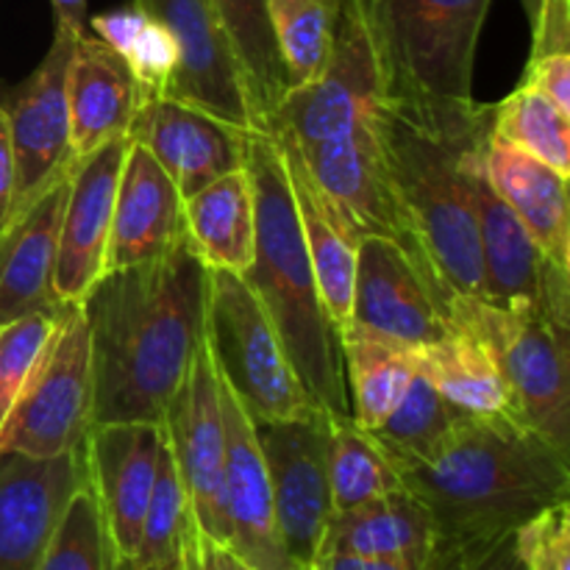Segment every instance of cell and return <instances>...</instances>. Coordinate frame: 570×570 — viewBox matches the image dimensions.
Returning a JSON list of instances; mask_svg holds the SVG:
<instances>
[{
	"label": "cell",
	"mask_w": 570,
	"mask_h": 570,
	"mask_svg": "<svg viewBox=\"0 0 570 570\" xmlns=\"http://www.w3.org/2000/svg\"><path fill=\"white\" fill-rule=\"evenodd\" d=\"M209 267L189 237L156 259L111 271L83 301L95 423H161L206 343Z\"/></svg>",
	"instance_id": "cell-1"
},
{
	"label": "cell",
	"mask_w": 570,
	"mask_h": 570,
	"mask_svg": "<svg viewBox=\"0 0 570 570\" xmlns=\"http://www.w3.org/2000/svg\"><path fill=\"white\" fill-rule=\"evenodd\" d=\"M493 106L384 98L379 142L412 243L443 295L482 301V250L468 193V156L490 134Z\"/></svg>",
	"instance_id": "cell-2"
},
{
	"label": "cell",
	"mask_w": 570,
	"mask_h": 570,
	"mask_svg": "<svg viewBox=\"0 0 570 570\" xmlns=\"http://www.w3.org/2000/svg\"><path fill=\"white\" fill-rule=\"evenodd\" d=\"M401 488L429 512V560L460 554L570 501V451L512 415H468L429 465L401 473Z\"/></svg>",
	"instance_id": "cell-3"
},
{
	"label": "cell",
	"mask_w": 570,
	"mask_h": 570,
	"mask_svg": "<svg viewBox=\"0 0 570 570\" xmlns=\"http://www.w3.org/2000/svg\"><path fill=\"white\" fill-rule=\"evenodd\" d=\"M245 173L256 217L254 262L245 284L271 317L293 371L328 417H351L340 337L323 309L306 254L282 148L271 134H248Z\"/></svg>",
	"instance_id": "cell-4"
},
{
	"label": "cell",
	"mask_w": 570,
	"mask_h": 570,
	"mask_svg": "<svg viewBox=\"0 0 570 570\" xmlns=\"http://www.w3.org/2000/svg\"><path fill=\"white\" fill-rule=\"evenodd\" d=\"M493 0H356L384 95L473 100V61Z\"/></svg>",
	"instance_id": "cell-5"
},
{
	"label": "cell",
	"mask_w": 570,
	"mask_h": 570,
	"mask_svg": "<svg viewBox=\"0 0 570 570\" xmlns=\"http://www.w3.org/2000/svg\"><path fill=\"white\" fill-rule=\"evenodd\" d=\"M449 321L488 343L510 415L570 451V323L538 309H495L476 298L451 301Z\"/></svg>",
	"instance_id": "cell-6"
},
{
	"label": "cell",
	"mask_w": 570,
	"mask_h": 570,
	"mask_svg": "<svg viewBox=\"0 0 570 570\" xmlns=\"http://www.w3.org/2000/svg\"><path fill=\"white\" fill-rule=\"evenodd\" d=\"M206 345L223 387L250 423L298 421L323 412L295 376L267 312L237 273L209 271Z\"/></svg>",
	"instance_id": "cell-7"
},
{
	"label": "cell",
	"mask_w": 570,
	"mask_h": 570,
	"mask_svg": "<svg viewBox=\"0 0 570 570\" xmlns=\"http://www.w3.org/2000/svg\"><path fill=\"white\" fill-rule=\"evenodd\" d=\"M95 426L89 323L81 304H65L56 326L0 429V454L53 460L83 449Z\"/></svg>",
	"instance_id": "cell-8"
},
{
	"label": "cell",
	"mask_w": 570,
	"mask_h": 570,
	"mask_svg": "<svg viewBox=\"0 0 570 570\" xmlns=\"http://www.w3.org/2000/svg\"><path fill=\"white\" fill-rule=\"evenodd\" d=\"M384 98L376 50L356 0H343L326 65L315 81L284 95L267 134L298 150L312 148L371 122Z\"/></svg>",
	"instance_id": "cell-9"
},
{
	"label": "cell",
	"mask_w": 570,
	"mask_h": 570,
	"mask_svg": "<svg viewBox=\"0 0 570 570\" xmlns=\"http://www.w3.org/2000/svg\"><path fill=\"white\" fill-rule=\"evenodd\" d=\"M490 137V134H488ZM488 139L468 156V193L482 250V301L495 309H538L570 323V271L551 265L484 170Z\"/></svg>",
	"instance_id": "cell-10"
},
{
	"label": "cell",
	"mask_w": 570,
	"mask_h": 570,
	"mask_svg": "<svg viewBox=\"0 0 570 570\" xmlns=\"http://www.w3.org/2000/svg\"><path fill=\"white\" fill-rule=\"evenodd\" d=\"M271 479L278 534L295 570H306L321 554L323 534L334 515L328 488L332 417L317 412L298 421L250 423Z\"/></svg>",
	"instance_id": "cell-11"
},
{
	"label": "cell",
	"mask_w": 570,
	"mask_h": 570,
	"mask_svg": "<svg viewBox=\"0 0 570 570\" xmlns=\"http://www.w3.org/2000/svg\"><path fill=\"white\" fill-rule=\"evenodd\" d=\"M81 33L56 28L48 53L37 70L0 95L14 154V206L11 220L26 212L45 189L76 167L70 142L67 72ZM9 220V223H11Z\"/></svg>",
	"instance_id": "cell-12"
},
{
	"label": "cell",
	"mask_w": 570,
	"mask_h": 570,
	"mask_svg": "<svg viewBox=\"0 0 570 570\" xmlns=\"http://www.w3.org/2000/svg\"><path fill=\"white\" fill-rule=\"evenodd\" d=\"M176 39L178 65L165 98L195 106L245 134H262L232 37L209 0H134Z\"/></svg>",
	"instance_id": "cell-13"
},
{
	"label": "cell",
	"mask_w": 570,
	"mask_h": 570,
	"mask_svg": "<svg viewBox=\"0 0 570 570\" xmlns=\"http://www.w3.org/2000/svg\"><path fill=\"white\" fill-rule=\"evenodd\" d=\"M161 432L181 476L189 518L198 532L226 546V429L220 376L206 343L200 345L181 387L167 404Z\"/></svg>",
	"instance_id": "cell-14"
},
{
	"label": "cell",
	"mask_w": 570,
	"mask_h": 570,
	"mask_svg": "<svg viewBox=\"0 0 570 570\" xmlns=\"http://www.w3.org/2000/svg\"><path fill=\"white\" fill-rule=\"evenodd\" d=\"M345 332L421 348L451 334V321L426 273L399 245L384 237H362L356 248L351 323Z\"/></svg>",
	"instance_id": "cell-15"
},
{
	"label": "cell",
	"mask_w": 570,
	"mask_h": 570,
	"mask_svg": "<svg viewBox=\"0 0 570 570\" xmlns=\"http://www.w3.org/2000/svg\"><path fill=\"white\" fill-rule=\"evenodd\" d=\"M126 150L128 137H115L72 167L53 267V295L59 304H83L106 276L117 178Z\"/></svg>",
	"instance_id": "cell-16"
},
{
	"label": "cell",
	"mask_w": 570,
	"mask_h": 570,
	"mask_svg": "<svg viewBox=\"0 0 570 570\" xmlns=\"http://www.w3.org/2000/svg\"><path fill=\"white\" fill-rule=\"evenodd\" d=\"M165 432L161 423H95L83 440L87 484L117 557H134L154 490Z\"/></svg>",
	"instance_id": "cell-17"
},
{
	"label": "cell",
	"mask_w": 570,
	"mask_h": 570,
	"mask_svg": "<svg viewBox=\"0 0 570 570\" xmlns=\"http://www.w3.org/2000/svg\"><path fill=\"white\" fill-rule=\"evenodd\" d=\"M126 137L154 156L184 200L245 167L248 134L170 98L142 100Z\"/></svg>",
	"instance_id": "cell-18"
},
{
	"label": "cell",
	"mask_w": 570,
	"mask_h": 570,
	"mask_svg": "<svg viewBox=\"0 0 570 570\" xmlns=\"http://www.w3.org/2000/svg\"><path fill=\"white\" fill-rule=\"evenodd\" d=\"M83 482V449L53 460L0 454V570H39L67 501Z\"/></svg>",
	"instance_id": "cell-19"
},
{
	"label": "cell",
	"mask_w": 570,
	"mask_h": 570,
	"mask_svg": "<svg viewBox=\"0 0 570 570\" xmlns=\"http://www.w3.org/2000/svg\"><path fill=\"white\" fill-rule=\"evenodd\" d=\"M220 404L226 429V546L256 570H295L278 534L271 479L254 426L223 382Z\"/></svg>",
	"instance_id": "cell-20"
},
{
	"label": "cell",
	"mask_w": 570,
	"mask_h": 570,
	"mask_svg": "<svg viewBox=\"0 0 570 570\" xmlns=\"http://www.w3.org/2000/svg\"><path fill=\"white\" fill-rule=\"evenodd\" d=\"M187 237L184 198L154 156L128 139L117 178L106 273L156 259Z\"/></svg>",
	"instance_id": "cell-21"
},
{
	"label": "cell",
	"mask_w": 570,
	"mask_h": 570,
	"mask_svg": "<svg viewBox=\"0 0 570 570\" xmlns=\"http://www.w3.org/2000/svg\"><path fill=\"white\" fill-rule=\"evenodd\" d=\"M70 173L50 184L0 234V326L26 315H59L53 267Z\"/></svg>",
	"instance_id": "cell-22"
},
{
	"label": "cell",
	"mask_w": 570,
	"mask_h": 570,
	"mask_svg": "<svg viewBox=\"0 0 570 570\" xmlns=\"http://www.w3.org/2000/svg\"><path fill=\"white\" fill-rule=\"evenodd\" d=\"M67 104L76 161L109 139L126 137L139 109V89L126 59L89 31H83L72 48Z\"/></svg>",
	"instance_id": "cell-23"
},
{
	"label": "cell",
	"mask_w": 570,
	"mask_h": 570,
	"mask_svg": "<svg viewBox=\"0 0 570 570\" xmlns=\"http://www.w3.org/2000/svg\"><path fill=\"white\" fill-rule=\"evenodd\" d=\"M278 148H282L284 165H287L295 212H298L301 234H304L312 271H315L317 293H321L323 309H326L328 321H332L334 332L340 337L351 323L356 248H360L362 237L354 226H348L340 217L332 200L312 181L298 154L284 148V145H278Z\"/></svg>",
	"instance_id": "cell-24"
},
{
	"label": "cell",
	"mask_w": 570,
	"mask_h": 570,
	"mask_svg": "<svg viewBox=\"0 0 570 570\" xmlns=\"http://www.w3.org/2000/svg\"><path fill=\"white\" fill-rule=\"evenodd\" d=\"M484 170L540 254L560 271H570L568 178L493 137L484 148Z\"/></svg>",
	"instance_id": "cell-25"
},
{
	"label": "cell",
	"mask_w": 570,
	"mask_h": 570,
	"mask_svg": "<svg viewBox=\"0 0 570 570\" xmlns=\"http://www.w3.org/2000/svg\"><path fill=\"white\" fill-rule=\"evenodd\" d=\"M432 538L426 507L401 488L354 510L334 512L323 534L321 554L384 557L426 568Z\"/></svg>",
	"instance_id": "cell-26"
},
{
	"label": "cell",
	"mask_w": 570,
	"mask_h": 570,
	"mask_svg": "<svg viewBox=\"0 0 570 570\" xmlns=\"http://www.w3.org/2000/svg\"><path fill=\"white\" fill-rule=\"evenodd\" d=\"M187 237L209 271L243 276L254 262L256 217L248 173L234 170L215 178L184 200Z\"/></svg>",
	"instance_id": "cell-27"
},
{
	"label": "cell",
	"mask_w": 570,
	"mask_h": 570,
	"mask_svg": "<svg viewBox=\"0 0 570 570\" xmlns=\"http://www.w3.org/2000/svg\"><path fill=\"white\" fill-rule=\"evenodd\" d=\"M415 371L468 415H510L504 379L488 343L465 326H451L438 343L410 348Z\"/></svg>",
	"instance_id": "cell-28"
},
{
	"label": "cell",
	"mask_w": 570,
	"mask_h": 570,
	"mask_svg": "<svg viewBox=\"0 0 570 570\" xmlns=\"http://www.w3.org/2000/svg\"><path fill=\"white\" fill-rule=\"evenodd\" d=\"M340 351L351 421L362 432H371L393 415L410 390L417 373L412 351L362 332H345Z\"/></svg>",
	"instance_id": "cell-29"
},
{
	"label": "cell",
	"mask_w": 570,
	"mask_h": 570,
	"mask_svg": "<svg viewBox=\"0 0 570 570\" xmlns=\"http://www.w3.org/2000/svg\"><path fill=\"white\" fill-rule=\"evenodd\" d=\"M465 417L468 412L451 404L432 382L415 373L393 415L382 426L371 429L367 438L401 476V473L429 465L451 443Z\"/></svg>",
	"instance_id": "cell-30"
},
{
	"label": "cell",
	"mask_w": 570,
	"mask_h": 570,
	"mask_svg": "<svg viewBox=\"0 0 570 570\" xmlns=\"http://www.w3.org/2000/svg\"><path fill=\"white\" fill-rule=\"evenodd\" d=\"M209 3L215 6L232 37L245 83H248L250 106L259 120V131L267 134L278 104L289 92L287 70L273 39L271 17H267V0H209Z\"/></svg>",
	"instance_id": "cell-31"
},
{
	"label": "cell",
	"mask_w": 570,
	"mask_h": 570,
	"mask_svg": "<svg viewBox=\"0 0 570 570\" xmlns=\"http://www.w3.org/2000/svg\"><path fill=\"white\" fill-rule=\"evenodd\" d=\"M490 137L523 150L568 178L570 115L543 92L518 87L490 111Z\"/></svg>",
	"instance_id": "cell-32"
},
{
	"label": "cell",
	"mask_w": 570,
	"mask_h": 570,
	"mask_svg": "<svg viewBox=\"0 0 570 570\" xmlns=\"http://www.w3.org/2000/svg\"><path fill=\"white\" fill-rule=\"evenodd\" d=\"M343 0H267L273 39L287 70L289 89L315 81L332 53Z\"/></svg>",
	"instance_id": "cell-33"
},
{
	"label": "cell",
	"mask_w": 570,
	"mask_h": 570,
	"mask_svg": "<svg viewBox=\"0 0 570 570\" xmlns=\"http://www.w3.org/2000/svg\"><path fill=\"white\" fill-rule=\"evenodd\" d=\"M328 488L334 512L354 510L401 490V476L351 417H332L328 438Z\"/></svg>",
	"instance_id": "cell-34"
},
{
	"label": "cell",
	"mask_w": 570,
	"mask_h": 570,
	"mask_svg": "<svg viewBox=\"0 0 570 570\" xmlns=\"http://www.w3.org/2000/svg\"><path fill=\"white\" fill-rule=\"evenodd\" d=\"M187 521V499H184L181 476L173 462L167 438L161 440L159 465H156L154 490L142 518L134 566L139 570H170L181 549V529Z\"/></svg>",
	"instance_id": "cell-35"
},
{
	"label": "cell",
	"mask_w": 570,
	"mask_h": 570,
	"mask_svg": "<svg viewBox=\"0 0 570 570\" xmlns=\"http://www.w3.org/2000/svg\"><path fill=\"white\" fill-rule=\"evenodd\" d=\"M115 557L98 501L83 482L67 501L39 570H111Z\"/></svg>",
	"instance_id": "cell-36"
},
{
	"label": "cell",
	"mask_w": 570,
	"mask_h": 570,
	"mask_svg": "<svg viewBox=\"0 0 570 570\" xmlns=\"http://www.w3.org/2000/svg\"><path fill=\"white\" fill-rule=\"evenodd\" d=\"M65 309V306H61ZM59 315H26L0 326V429L20 399Z\"/></svg>",
	"instance_id": "cell-37"
},
{
	"label": "cell",
	"mask_w": 570,
	"mask_h": 570,
	"mask_svg": "<svg viewBox=\"0 0 570 570\" xmlns=\"http://www.w3.org/2000/svg\"><path fill=\"white\" fill-rule=\"evenodd\" d=\"M122 59H126L128 70L137 81L139 104L165 98V89L178 65V48L176 39L170 37V31L161 22L145 17V26L139 28L137 39H134Z\"/></svg>",
	"instance_id": "cell-38"
},
{
	"label": "cell",
	"mask_w": 570,
	"mask_h": 570,
	"mask_svg": "<svg viewBox=\"0 0 570 570\" xmlns=\"http://www.w3.org/2000/svg\"><path fill=\"white\" fill-rule=\"evenodd\" d=\"M515 549L527 570H570V501L515 529Z\"/></svg>",
	"instance_id": "cell-39"
},
{
	"label": "cell",
	"mask_w": 570,
	"mask_h": 570,
	"mask_svg": "<svg viewBox=\"0 0 570 570\" xmlns=\"http://www.w3.org/2000/svg\"><path fill=\"white\" fill-rule=\"evenodd\" d=\"M423 570H527L515 549V532L493 540V543L465 549L460 554L432 557Z\"/></svg>",
	"instance_id": "cell-40"
},
{
	"label": "cell",
	"mask_w": 570,
	"mask_h": 570,
	"mask_svg": "<svg viewBox=\"0 0 570 570\" xmlns=\"http://www.w3.org/2000/svg\"><path fill=\"white\" fill-rule=\"evenodd\" d=\"M181 562L187 570H256L250 568L243 557L234 554L228 546L217 543V540L206 538L204 532H198V527L193 523L187 512V521L181 529Z\"/></svg>",
	"instance_id": "cell-41"
},
{
	"label": "cell",
	"mask_w": 570,
	"mask_h": 570,
	"mask_svg": "<svg viewBox=\"0 0 570 570\" xmlns=\"http://www.w3.org/2000/svg\"><path fill=\"white\" fill-rule=\"evenodd\" d=\"M521 87L538 89L570 115V53L529 56Z\"/></svg>",
	"instance_id": "cell-42"
},
{
	"label": "cell",
	"mask_w": 570,
	"mask_h": 570,
	"mask_svg": "<svg viewBox=\"0 0 570 570\" xmlns=\"http://www.w3.org/2000/svg\"><path fill=\"white\" fill-rule=\"evenodd\" d=\"M145 26V14L137 9V6H126V9L104 11V14H95L89 20V28H92L95 37L100 42L109 45L111 50H117L120 56H126V50L131 48V42L137 39L139 28Z\"/></svg>",
	"instance_id": "cell-43"
},
{
	"label": "cell",
	"mask_w": 570,
	"mask_h": 570,
	"mask_svg": "<svg viewBox=\"0 0 570 570\" xmlns=\"http://www.w3.org/2000/svg\"><path fill=\"white\" fill-rule=\"evenodd\" d=\"M11 206H14V154H11L9 122L0 104V234L9 226Z\"/></svg>",
	"instance_id": "cell-44"
},
{
	"label": "cell",
	"mask_w": 570,
	"mask_h": 570,
	"mask_svg": "<svg viewBox=\"0 0 570 570\" xmlns=\"http://www.w3.org/2000/svg\"><path fill=\"white\" fill-rule=\"evenodd\" d=\"M306 570H423L404 560H384V557L360 554H317Z\"/></svg>",
	"instance_id": "cell-45"
},
{
	"label": "cell",
	"mask_w": 570,
	"mask_h": 570,
	"mask_svg": "<svg viewBox=\"0 0 570 570\" xmlns=\"http://www.w3.org/2000/svg\"><path fill=\"white\" fill-rule=\"evenodd\" d=\"M53 6L56 28L83 33L89 28V0H50Z\"/></svg>",
	"instance_id": "cell-46"
},
{
	"label": "cell",
	"mask_w": 570,
	"mask_h": 570,
	"mask_svg": "<svg viewBox=\"0 0 570 570\" xmlns=\"http://www.w3.org/2000/svg\"><path fill=\"white\" fill-rule=\"evenodd\" d=\"M521 3H523V9H527L529 22L538 20V11H540V3H543V0H521Z\"/></svg>",
	"instance_id": "cell-47"
},
{
	"label": "cell",
	"mask_w": 570,
	"mask_h": 570,
	"mask_svg": "<svg viewBox=\"0 0 570 570\" xmlns=\"http://www.w3.org/2000/svg\"><path fill=\"white\" fill-rule=\"evenodd\" d=\"M111 570H139V568L134 566L131 557H115V566H111Z\"/></svg>",
	"instance_id": "cell-48"
},
{
	"label": "cell",
	"mask_w": 570,
	"mask_h": 570,
	"mask_svg": "<svg viewBox=\"0 0 570 570\" xmlns=\"http://www.w3.org/2000/svg\"><path fill=\"white\" fill-rule=\"evenodd\" d=\"M170 570H187V568H184V562H181V551H178V560H176V566H173Z\"/></svg>",
	"instance_id": "cell-49"
}]
</instances>
